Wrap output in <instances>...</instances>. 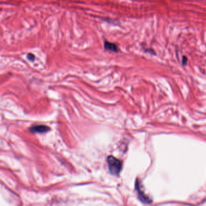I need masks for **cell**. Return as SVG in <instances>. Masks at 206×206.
<instances>
[{"label": "cell", "instance_id": "cell-1", "mask_svg": "<svg viewBox=\"0 0 206 206\" xmlns=\"http://www.w3.org/2000/svg\"><path fill=\"white\" fill-rule=\"evenodd\" d=\"M107 163L108 165V168L110 173L113 175H118L121 169L122 164L120 160L115 158L114 156L110 155L108 156Z\"/></svg>", "mask_w": 206, "mask_h": 206}, {"label": "cell", "instance_id": "cell-2", "mask_svg": "<svg viewBox=\"0 0 206 206\" xmlns=\"http://www.w3.org/2000/svg\"><path fill=\"white\" fill-rule=\"evenodd\" d=\"M103 47L105 50L106 51H110L114 53H119L120 51V49L116 44L108 41L106 40L104 41Z\"/></svg>", "mask_w": 206, "mask_h": 206}, {"label": "cell", "instance_id": "cell-3", "mask_svg": "<svg viewBox=\"0 0 206 206\" xmlns=\"http://www.w3.org/2000/svg\"><path fill=\"white\" fill-rule=\"evenodd\" d=\"M50 128L44 125H38L35 126L30 128V131L33 133H46L48 131H49Z\"/></svg>", "mask_w": 206, "mask_h": 206}, {"label": "cell", "instance_id": "cell-4", "mask_svg": "<svg viewBox=\"0 0 206 206\" xmlns=\"http://www.w3.org/2000/svg\"><path fill=\"white\" fill-rule=\"evenodd\" d=\"M27 59L31 61V62H34V60H35V55L33 53H29L27 54Z\"/></svg>", "mask_w": 206, "mask_h": 206}, {"label": "cell", "instance_id": "cell-5", "mask_svg": "<svg viewBox=\"0 0 206 206\" xmlns=\"http://www.w3.org/2000/svg\"><path fill=\"white\" fill-rule=\"evenodd\" d=\"M145 53H147L149 54H151L152 55L156 56V52H155L154 50L153 49H146L145 50Z\"/></svg>", "mask_w": 206, "mask_h": 206}, {"label": "cell", "instance_id": "cell-6", "mask_svg": "<svg viewBox=\"0 0 206 206\" xmlns=\"http://www.w3.org/2000/svg\"><path fill=\"white\" fill-rule=\"evenodd\" d=\"M188 59L187 56H183V59H182V65H186L188 63Z\"/></svg>", "mask_w": 206, "mask_h": 206}]
</instances>
